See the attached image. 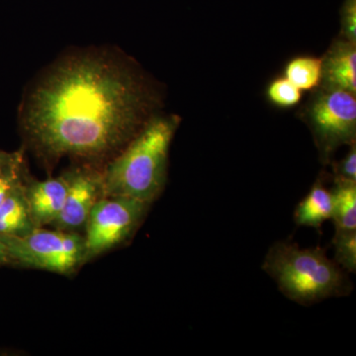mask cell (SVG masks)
<instances>
[{"label": "cell", "mask_w": 356, "mask_h": 356, "mask_svg": "<svg viewBox=\"0 0 356 356\" xmlns=\"http://www.w3.org/2000/svg\"><path fill=\"white\" fill-rule=\"evenodd\" d=\"M147 107L146 89L130 67L105 54H81L37 84L23 123L46 156L102 158L137 135Z\"/></svg>", "instance_id": "cell-1"}, {"label": "cell", "mask_w": 356, "mask_h": 356, "mask_svg": "<svg viewBox=\"0 0 356 356\" xmlns=\"http://www.w3.org/2000/svg\"><path fill=\"white\" fill-rule=\"evenodd\" d=\"M177 127L175 118L149 121L107 168L102 177L103 195L153 203L165 187L168 152Z\"/></svg>", "instance_id": "cell-2"}, {"label": "cell", "mask_w": 356, "mask_h": 356, "mask_svg": "<svg viewBox=\"0 0 356 356\" xmlns=\"http://www.w3.org/2000/svg\"><path fill=\"white\" fill-rule=\"evenodd\" d=\"M262 268L284 296L300 305L346 296L353 289L346 271L320 247L300 248L289 241L275 243L269 248Z\"/></svg>", "instance_id": "cell-3"}, {"label": "cell", "mask_w": 356, "mask_h": 356, "mask_svg": "<svg viewBox=\"0 0 356 356\" xmlns=\"http://www.w3.org/2000/svg\"><path fill=\"white\" fill-rule=\"evenodd\" d=\"M11 261L58 273L74 270L84 261V238L70 232L35 227L23 235H0Z\"/></svg>", "instance_id": "cell-4"}, {"label": "cell", "mask_w": 356, "mask_h": 356, "mask_svg": "<svg viewBox=\"0 0 356 356\" xmlns=\"http://www.w3.org/2000/svg\"><path fill=\"white\" fill-rule=\"evenodd\" d=\"M149 205L151 204L122 196L100 198L86 222L84 261L127 240L139 227Z\"/></svg>", "instance_id": "cell-5"}, {"label": "cell", "mask_w": 356, "mask_h": 356, "mask_svg": "<svg viewBox=\"0 0 356 356\" xmlns=\"http://www.w3.org/2000/svg\"><path fill=\"white\" fill-rule=\"evenodd\" d=\"M310 118L321 153L329 159L341 145L355 142V93L341 89H327L312 105Z\"/></svg>", "instance_id": "cell-6"}, {"label": "cell", "mask_w": 356, "mask_h": 356, "mask_svg": "<svg viewBox=\"0 0 356 356\" xmlns=\"http://www.w3.org/2000/svg\"><path fill=\"white\" fill-rule=\"evenodd\" d=\"M67 178V192L63 209L54 226L72 233L86 227L91 210L103 196L102 178L76 173Z\"/></svg>", "instance_id": "cell-7"}, {"label": "cell", "mask_w": 356, "mask_h": 356, "mask_svg": "<svg viewBox=\"0 0 356 356\" xmlns=\"http://www.w3.org/2000/svg\"><path fill=\"white\" fill-rule=\"evenodd\" d=\"M67 178H57L31 185L25 194L26 204L35 227L53 224L64 206Z\"/></svg>", "instance_id": "cell-8"}, {"label": "cell", "mask_w": 356, "mask_h": 356, "mask_svg": "<svg viewBox=\"0 0 356 356\" xmlns=\"http://www.w3.org/2000/svg\"><path fill=\"white\" fill-rule=\"evenodd\" d=\"M323 79L329 88L356 92L355 42L336 44L323 60Z\"/></svg>", "instance_id": "cell-9"}, {"label": "cell", "mask_w": 356, "mask_h": 356, "mask_svg": "<svg viewBox=\"0 0 356 356\" xmlns=\"http://www.w3.org/2000/svg\"><path fill=\"white\" fill-rule=\"evenodd\" d=\"M332 191L322 182H318L297 205L294 221L298 226L321 229L325 222L332 219Z\"/></svg>", "instance_id": "cell-10"}, {"label": "cell", "mask_w": 356, "mask_h": 356, "mask_svg": "<svg viewBox=\"0 0 356 356\" xmlns=\"http://www.w3.org/2000/svg\"><path fill=\"white\" fill-rule=\"evenodd\" d=\"M33 228L25 196L14 188L0 204V235H23Z\"/></svg>", "instance_id": "cell-11"}, {"label": "cell", "mask_w": 356, "mask_h": 356, "mask_svg": "<svg viewBox=\"0 0 356 356\" xmlns=\"http://www.w3.org/2000/svg\"><path fill=\"white\" fill-rule=\"evenodd\" d=\"M332 198L336 229H356V181L336 178Z\"/></svg>", "instance_id": "cell-12"}, {"label": "cell", "mask_w": 356, "mask_h": 356, "mask_svg": "<svg viewBox=\"0 0 356 356\" xmlns=\"http://www.w3.org/2000/svg\"><path fill=\"white\" fill-rule=\"evenodd\" d=\"M285 77L301 91L317 88L323 81V58H293L285 67Z\"/></svg>", "instance_id": "cell-13"}, {"label": "cell", "mask_w": 356, "mask_h": 356, "mask_svg": "<svg viewBox=\"0 0 356 356\" xmlns=\"http://www.w3.org/2000/svg\"><path fill=\"white\" fill-rule=\"evenodd\" d=\"M334 261L346 273L356 271V229H336L332 241Z\"/></svg>", "instance_id": "cell-14"}, {"label": "cell", "mask_w": 356, "mask_h": 356, "mask_svg": "<svg viewBox=\"0 0 356 356\" xmlns=\"http://www.w3.org/2000/svg\"><path fill=\"white\" fill-rule=\"evenodd\" d=\"M267 97L277 106L292 107L298 104L302 98V92L286 77H280L269 84Z\"/></svg>", "instance_id": "cell-15"}, {"label": "cell", "mask_w": 356, "mask_h": 356, "mask_svg": "<svg viewBox=\"0 0 356 356\" xmlns=\"http://www.w3.org/2000/svg\"><path fill=\"white\" fill-rule=\"evenodd\" d=\"M336 172V178L356 181V149L355 144L351 146L348 156L337 165Z\"/></svg>", "instance_id": "cell-16"}, {"label": "cell", "mask_w": 356, "mask_h": 356, "mask_svg": "<svg viewBox=\"0 0 356 356\" xmlns=\"http://www.w3.org/2000/svg\"><path fill=\"white\" fill-rule=\"evenodd\" d=\"M344 33L351 42L356 38V0H346L343 9Z\"/></svg>", "instance_id": "cell-17"}, {"label": "cell", "mask_w": 356, "mask_h": 356, "mask_svg": "<svg viewBox=\"0 0 356 356\" xmlns=\"http://www.w3.org/2000/svg\"><path fill=\"white\" fill-rule=\"evenodd\" d=\"M14 189L13 181L10 178L6 177H0V204L6 200L7 196Z\"/></svg>", "instance_id": "cell-18"}, {"label": "cell", "mask_w": 356, "mask_h": 356, "mask_svg": "<svg viewBox=\"0 0 356 356\" xmlns=\"http://www.w3.org/2000/svg\"><path fill=\"white\" fill-rule=\"evenodd\" d=\"M10 261L11 259L9 257L8 252H7L6 245L0 241V264H7Z\"/></svg>", "instance_id": "cell-19"}]
</instances>
